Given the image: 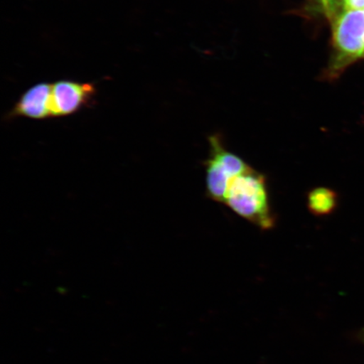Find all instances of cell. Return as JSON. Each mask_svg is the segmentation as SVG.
<instances>
[{"instance_id":"cell-4","label":"cell","mask_w":364,"mask_h":364,"mask_svg":"<svg viewBox=\"0 0 364 364\" xmlns=\"http://www.w3.org/2000/svg\"><path fill=\"white\" fill-rule=\"evenodd\" d=\"M97 89L91 83L62 80L52 84L53 117L73 115L94 101Z\"/></svg>"},{"instance_id":"cell-3","label":"cell","mask_w":364,"mask_h":364,"mask_svg":"<svg viewBox=\"0 0 364 364\" xmlns=\"http://www.w3.org/2000/svg\"><path fill=\"white\" fill-rule=\"evenodd\" d=\"M336 73L364 55V10H346L333 20Z\"/></svg>"},{"instance_id":"cell-5","label":"cell","mask_w":364,"mask_h":364,"mask_svg":"<svg viewBox=\"0 0 364 364\" xmlns=\"http://www.w3.org/2000/svg\"><path fill=\"white\" fill-rule=\"evenodd\" d=\"M52 84L47 82L36 84L26 90L9 113V117L41 120L53 117Z\"/></svg>"},{"instance_id":"cell-8","label":"cell","mask_w":364,"mask_h":364,"mask_svg":"<svg viewBox=\"0 0 364 364\" xmlns=\"http://www.w3.org/2000/svg\"><path fill=\"white\" fill-rule=\"evenodd\" d=\"M346 10H364V0H347Z\"/></svg>"},{"instance_id":"cell-1","label":"cell","mask_w":364,"mask_h":364,"mask_svg":"<svg viewBox=\"0 0 364 364\" xmlns=\"http://www.w3.org/2000/svg\"><path fill=\"white\" fill-rule=\"evenodd\" d=\"M224 204L262 230L275 226L276 216L271 207L266 176L252 167L231 180Z\"/></svg>"},{"instance_id":"cell-2","label":"cell","mask_w":364,"mask_h":364,"mask_svg":"<svg viewBox=\"0 0 364 364\" xmlns=\"http://www.w3.org/2000/svg\"><path fill=\"white\" fill-rule=\"evenodd\" d=\"M206 170V192L213 201L224 203L228 186L250 167L242 158L225 146L221 136H209V156L204 163Z\"/></svg>"},{"instance_id":"cell-6","label":"cell","mask_w":364,"mask_h":364,"mask_svg":"<svg viewBox=\"0 0 364 364\" xmlns=\"http://www.w3.org/2000/svg\"><path fill=\"white\" fill-rule=\"evenodd\" d=\"M307 206L313 215H331L338 206V194L326 188L313 189L307 195Z\"/></svg>"},{"instance_id":"cell-9","label":"cell","mask_w":364,"mask_h":364,"mask_svg":"<svg viewBox=\"0 0 364 364\" xmlns=\"http://www.w3.org/2000/svg\"><path fill=\"white\" fill-rule=\"evenodd\" d=\"M358 339L364 344V328L358 333Z\"/></svg>"},{"instance_id":"cell-7","label":"cell","mask_w":364,"mask_h":364,"mask_svg":"<svg viewBox=\"0 0 364 364\" xmlns=\"http://www.w3.org/2000/svg\"><path fill=\"white\" fill-rule=\"evenodd\" d=\"M347 0H322L326 15L333 21L336 16L345 11Z\"/></svg>"}]
</instances>
